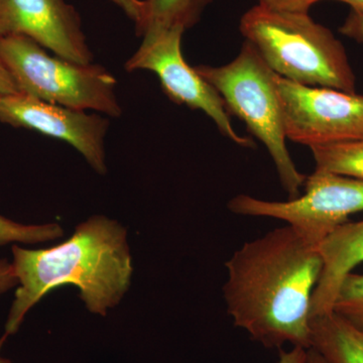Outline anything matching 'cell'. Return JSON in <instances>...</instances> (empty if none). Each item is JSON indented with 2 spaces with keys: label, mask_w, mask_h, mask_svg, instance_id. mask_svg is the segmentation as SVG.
<instances>
[{
  "label": "cell",
  "mask_w": 363,
  "mask_h": 363,
  "mask_svg": "<svg viewBox=\"0 0 363 363\" xmlns=\"http://www.w3.org/2000/svg\"><path fill=\"white\" fill-rule=\"evenodd\" d=\"M223 286L234 326L269 350L311 347L310 311L321 255L290 225L247 241L227 260Z\"/></svg>",
  "instance_id": "cell-1"
},
{
  "label": "cell",
  "mask_w": 363,
  "mask_h": 363,
  "mask_svg": "<svg viewBox=\"0 0 363 363\" xmlns=\"http://www.w3.org/2000/svg\"><path fill=\"white\" fill-rule=\"evenodd\" d=\"M11 264L18 284L0 350L18 331L28 312L55 289L77 286L88 311L106 316L130 290L133 272L128 231L104 215L81 222L70 238L54 247L26 250L13 245Z\"/></svg>",
  "instance_id": "cell-2"
},
{
  "label": "cell",
  "mask_w": 363,
  "mask_h": 363,
  "mask_svg": "<svg viewBox=\"0 0 363 363\" xmlns=\"http://www.w3.org/2000/svg\"><path fill=\"white\" fill-rule=\"evenodd\" d=\"M240 30L281 77L357 93V78L342 43L309 13L269 11L257 4L243 14Z\"/></svg>",
  "instance_id": "cell-3"
},
{
  "label": "cell",
  "mask_w": 363,
  "mask_h": 363,
  "mask_svg": "<svg viewBox=\"0 0 363 363\" xmlns=\"http://www.w3.org/2000/svg\"><path fill=\"white\" fill-rule=\"evenodd\" d=\"M195 69L220 94L227 111L247 124L266 147L289 200L298 198L307 176L298 171L286 147L283 111L274 84L277 74L247 40L230 63Z\"/></svg>",
  "instance_id": "cell-4"
},
{
  "label": "cell",
  "mask_w": 363,
  "mask_h": 363,
  "mask_svg": "<svg viewBox=\"0 0 363 363\" xmlns=\"http://www.w3.org/2000/svg\"><path fill=\"white\" fill-rule=\"evenodd\" d=\"M0 59L21 94L69 108L119 117L116 78L104 66L79 64L25 35L0 38Z\"/></svg>",
  "instance_id": "cell-5"
},
{
  "label": "cell",
  "mask_w": 363,
  "mask_h": 363,
  "mask_svg": "<svg viewBox=\"0 0 363 363\" xmlns=\"http://www.w3.org/2000/svg\"><path fill=\"white\" fill-rule=\"evenodd\" d=\"M304 194L288 201H267L240 194L228 209L243 216L285 221L312 247H319L351 215L363 211V180L316 169L307 176Z\"/></svg>",
  "instance_id": "cell-6"
},
{
  "label": "cell",
  "mask_w": 363,
  "mask_h": 363,
  "mask_svg": "<svg viewBox=\"0 0 363 363\" xmlns=\"http://www.w3.org/2000/svg\"><path fill=\"white\" fill-rule=\"evenodd\" d=\"M184 33L183 28H171L145 33L138 51L126 61L125 70L156 74L162 91L174 104L204 112L225 138L240 147H253L250 138L238 135L234 130L220 94L184 59Z\"/></svg>",
  "instance_id": "cell-7"
},
{
  "label": "cell",
  "mask_w": 363,
  "mask_h": 363,
  "mask_svg": "<svg viewBox=\"0 0 363 363\" xmlns=\"http://www.w3.org/2000/svg\"><path fill=\"white\" fill-rule=\"evenodd\" d=\"M286 138L312 147L363 138V95L274 78Z\"/></svg>",
  "instance_id": "cell-8"
},
{
  "label": "cell",
  "mask_w": 363,
  "mask_h": 363,
  "mask_svg": "<svg viewBox=\"0 0 363 363\" xmlns=\"http://www.w3.org/2000/svg\"><path fill=\"white\" fill-rule=\"evenodd\" d=\"M0 121L63 140L80 152L96 173L106 174L105 138L109 121L100 113L49 104L18 93L0 96Z\"/></svg>",
  "instance_id": "cell-9"
},
{
  "label": "cell",
  "mask_w": 363,
  "mask_h": 363,
  "mask_svg": "<svg viewBox=\"0 0 363 363\" xmlns=\"http://www.w3.org/2000/svg\"><path fill=\"white\" fill-rule=\"evenodd\" d=\"M14 35L75 63L94 60L80 16L66 0H0V38Z\"/></svg>",
  "instance_id": "cell-10"
},
{
  "label": "cell",
  "mask_w": 363,
  "mask_h": 363,
  "mask_svg": "<svg viewBox=\"0 0 363 363\" xmlns=\"http://www.w3.org/2000/svg\"><path fill=\"white\" fill-rule=\"evenodd\" d=\"M323 267L313 293L310 318L333 312L343 279L363 262V220L337 227L318 247Z\"/></svg>",
  "instance_id": "cell-11"
},
{
  "label": "cell",
  "mask_w": 363,
  "mask_h": 363,
  "mask_svg": "<svg viewBox=\"0 0 363 363\" xmlns=\"http://www.w3.org/2000/svg\"><path fill=\"white\" fill-rule=\"evenodd\" d=\"M311 347L329 363H363V333L334 312L311 318Z\"/></svg>",
  "instance_id": "cell-12"
},
{
  "label": "cell",
  "mask_w": 363,
  "mask_h": 363,
  "mask_svg": "<svg viewBox=\"0 0 363 363\" xmlns=\"http://www.w3.org/2000/svg\"><path fill=\"white\" fill-rule=\"evenodd\" d=\"M213 0H143L142 20L135 26L136 35L164 28L184 30L197 25Z\"/></svg>",
  "instance_id": "cell-13"
},
{
  "label": "cell",
  "mask_w": 363,
  "mask_h": 363,
  "mask_svg": "<svg viewBox=\"0 0 363 363\" xmlns=\"http://www.w3.org/2000/svg\"><path fill=\"white\" fill-rule=\"evenodd\" d=\"M316 169L363 180V138L310 147Z\"/></svg>",
  "instance_id": "cell-14"
},
{
  "label": "cell",
  "mask_w": 363,
  "mask_h": 363,
  "mask_svg": "<svg viewBox=\"0 0 363 363\" xmlns=\"http://www.w3.org/2000/svg\"><path fill=\"white\" fill-rule=\"evenodd\" d=\"M64 233V229L57 223L26 225L0 215V247L9 243L35 245L47 242L60 240Z\"/></svg>",
  "instance_id": "cell-15"
},
{
  "label": "cell",
  "mask_w": 363,
  "mask_h": 363,
  "mask_svg": "<svg viewBox=\"0 0 363 363\" xmlns=\"http://www.w3.org/2000/svg\"><path fill=\"white\" fill-rule=\"evenodd\" d=\"M333 312L363 333V274L352 272L343 279Z\"/></svg>",
  "instance_id": "cell-16"
},
{
  "label": "cell",
  "mask_w": 363,
  "mask_h": 363,
  "mask_svg": "<svg viewBox=\"0 0 363 363\" xmlns=\"http://www.w3.org/2000/svg\"><path fill=\"white\" fill-rule=\"evenodd\" d=\"M321 0H259V6L281 13H309L310 9Z\"/></svg>",
  "instance_id": "cell-17"
},
{
  "label": "cell",
  "mask_w": 363,
  "mask_h": 363,
  "mask_svg": "<svg viewBox=\"0 0 363 363\" xmlns=\"http://www.w3.org/2000/svg\"><path fill=\"white\" fill-rule=\"evenodd\" d=\"M339 32L350 39L363 43V13L351 9Z\"/></svg>",
  "instance_id": "cell-18"
},
{
  "label": "cell",
  "mask_w": 363,
  "mask_h": 363,
  "mask_svg": "<svg viewBox=\"0 0 363 363\" xmlns=\"http://www.w3.org/2000/svg\"><path fill=\"white\" fill-rule=\"evenodd\" d=\"M18 279L13 264L6 259H0V297L18 286Z\"/></svg>",
  "instance_id": "cell-19"
},
{
  "label": "cell",
  "mask_w": 363,
  "mask_h": 363,
  "mask_svg": "<svg viewBox=\"0 0 363 363\" xmlns=\"http://www.w3.org/2000/svg\"><path fill=\"white\" fill-rule=\"evenodd\" d=\"M124 13L135 23V26L142 20L143 0H111Z\"/></svg>",
  "instance_id": "cell-20"
},
{
  "label": "cell",
  "mask_w": 363,
  "mask_h": 363,
  "mask_svg": "<svg viewBox=\"0 0 363 363\" xmlns=\"http://www.w3.org/2000/svg\"><path fill=\"white\" fill-rule=\"evenodd\" d=\"M20 93L16 82L7 70L2 60L0 59V96H6V95L18 94Z\"/></svg>",
  "instance_id": "cell-21"
},
{
  "label": "cell",
  "mask_w": 363,
  "mask_h": 363,
  "mask_svg": "<svg viewBox=\"0 0 363 363\" xmlns=\"http://www.w3.org/2000/svg\"><path fill=\"white\" fill-rule=\"evenodd\" d=\"M305 348L293 347L291 351L279 350V363H304L306 358Z\"/></svg>",
  "instance_id": "cell-22"
},
{
  "label": "cell",
  "mask_w": 363,
  "mask_h": 363,
  "mask_svg": "<svg viewBox=\"0 0 363 363\" xmlns=\"http://www.w3.org/2000/svg\"><path fill=\"white\" fill-rule=\"evenodd\" d=\"M304 363H329L317 350L314 348H308L306 351V358Z\"/></svg>",
  "instance_id": "cell-23"
},
{
  "label": "cell",
  "mask_w": 363,
  "mask_h": 363,
  "mask_svg": "<svg viewBox=\"0 0 363 363\" xmlns=\"http://www.w3.org/2000/svg\"><path fill=\"white\" fill-rule=\"evenodd\" d=\"M336 1L344 2L350 6L352 11L363 13V0H336Z\"/></svg>",
  "instance_id": "cell-24"
},
{
  "label": "cell",
  "mask_w": 363,
  "mask_h": 363,
  "mask_svg": "<svg viewBox=\"0 0 363 363\" xmlns=\"http://www.w3.org/2000/svg\"><path fill=\"white\" fill-rule=\"evenodd\" d=\"M0 363H11V360L7 359V358L0 357Z\"/></svg>",
  "instance_id": "cell-25"
}]
</instances>
